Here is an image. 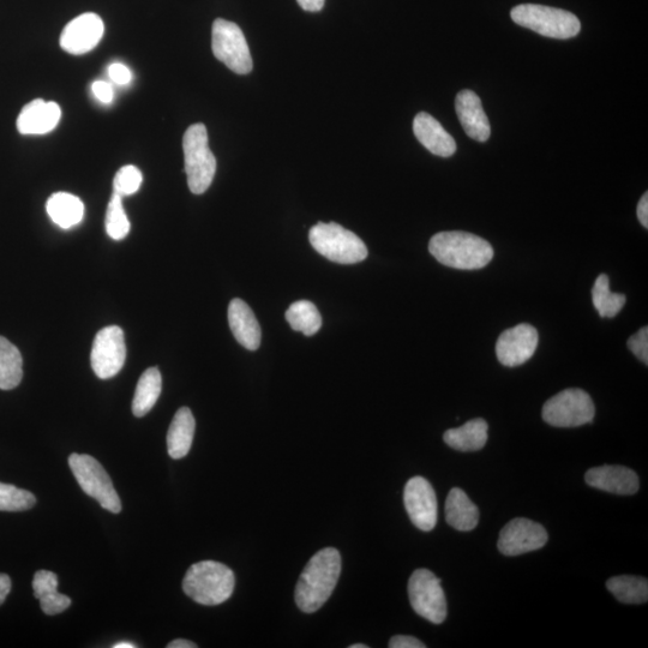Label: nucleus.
Instances as JSON below:
<instances>
[{
	"instance_id": "nucleus-10",
	"label": "nucleus",
	"mask_w": 648,
	"mask_h": 648,
	"mask_svg": "<svg viewBox=\"0 0 648 648\" xmlns=\"http://www.w3.org/2000/svg\"><path fill=\"white\" fill-rule=\"evenodd\" d=\"M408 597L414 611L431 623L441 624L447 617V600L441 580L428 569H417L408 581Z\"/></svg>"
},
{
	"instance_id": "nucleus-36",
	"label": "nucleus",
	"mask_w": 648,
	"mask_h": 648,
	"mask_svg": "<svg viewBox=\"0 0 648 648\" xmlns=\"http://www.w3.org/2000/svg\"><path fill=\"white\" fill-rule=\"evenodd\" d=\"M93 94L102 104H111L113 101V87L106 81H95L92 86Z\"/></svg>"
},
{
	"instance_id": "nucleus-11",
	"label": "nucleus",
	"mask_w": 648,
	"mask_h": 648,
	"mask_svg": "<svg viewBox=\"0 0 648 648\" xmlns=\"http://www.w3.org/2000/svg\"><path fill=\"white\" fill-rule=\"evenodd\" d=\"M126 359V345L123 329L110 326L96 334L90 362L95 375L101 380L112 378L123 369Z\"/></svg>"
},
{
	"instance_id": "nucleus-17",
	"label": "nucleus",
	"mask_w": 648,
	"mask_h": 648,
	"mask_svg": "<svg viewBox=\"0 0 648 648\" xmlns=\"http://www.w3.org/2000/svg\"><path fill=\"white\" fill-rule=\"evenodd\" d=\"M585 479L592 488L615 495H634L640 486L638 474L624 466L593 467Z\"/></svg>"
},
{
	"instance_id": "nucleus-26",
	"label": "nucleus",
	"mask_w": 648,
	"mask_h": 648,
	"mask_svg": "<svg viewBox=\"0 0 648 648\" xmlns=\"http://www.w3.org/2000/svg\"><path fill=\"white\" fill-rule=\"evenodd\" d=\"M162 378L158 368H150L143 372L138 380L132 412L141 418L152 411L161 394Z\"/></svg>"
},
{
	"instance_id": "nucleus-32",
	"label": "nucleus",
	"mask_w": 648,
	"mask_h": 648,
	"mask_svg": "<svg viewBox=\"0 0 648 648\" xmlns=\"http://www.w3.org/2000/svg\"><path fill=\"white\" fill-rule=\"evenodd\" d=\"M36 498L27 490L14 485L0 483V510L2 512H23L35 506Z\"/></svg>"
},
{
	"instance_id": "nucleus-19",
	"label": "nucleus",
	"mask_w": 648,
	"mask_h": 648,
	"mask_svg": "<svg viewBox=\"0 0 648 648\" xmlns=\"http://www.w3.org/2000/svg\"><path fill=\"white\" fill-rule=\"evenodd\" d=\"M413 132L430 153L449 158L456 152L454 138L429 113L420 112L413 120Z\"/></svg>"
},
{
	"instance_id": "nucleus-34",
	"label": "nucleus",
	"mask_w": 648,
	"mask_h": 648,
	"mask_svg": "<svg viewBox=\"0 0 648 648\" xmlns=\"http://www.w3.org/2000/svg\"><path fill=\"white\" fill-rule=\"evenodd\" d=\"M628 348L634 356L645 365L648 364V328L644 327L638 333L630 336L627 342Z\"/></svg>"
},
{
	"instance_id": "nucleus-22",
	"label": "nucleus",
	"mask_w": 648,
	"mask_h": 648,
	"mask_svg": "<svg viewBox=\"0 0 648 648\" xmlns=\"http://www.w3.org/2000/svg\"><path fill=\"white\" fill-rule=\"evenodd\" d=\"M57 575L48 570H39L34 575L33 590L36 599L40 600L41 610L46 615H58L71 605V599L59 593Z\"/></svg>"
},
{
	"instance_id": "nucleus-25",
	"label": "nucleus",
	"mask_w": 648,
	"mask_h": 648,
	"mask_svg": "<svg viewBox=\"0 0 648 648\" xmlns=\"http://www.w3.org/2000/svg\"><path fill=\"white\" fill-rule=\"evenodd\" d=\"M46 210L54 224L63 230L80 224L84 216L83 202L68 192H57L48 198Z\"/></svg>"
},
{
	"instance_id": "nucleus-8",
	"label": "nucleus",
	"mask_w": 648,
	"mask_h": 648,
	"mask_svg": "<svg viewBox=\"0 0 648 648\" xmlns=\"http://www.w3.org/2000/svg\"><path fill=\"white\" fill-rule=\"evenodd\" d=\"M596 407L582 389H566L552 396L543 407L545 423L556 428H576L593 422Z\"/></svg>"
},
{
	"instance_id": "nucleus-20",
	"label": "nucleus",
	"mask_w": 648,
	"mask_h": 648,
	"mask_svg": "<svg viewBox=\"0 0 648 648\" xmlns=\"http://www.w3.org/2000/svg\"><path fill=\"white\" fill-rule=\"evenodd\" d=\"M228 323L234 338L249 351H256L261 345V327L254 311L242 299H233L228 306Z\"/></svg>"
},
{
	"instance_id": "nucleus-15",
	"label": "nucleus",
	"mask_w": 648,
	"mask_h": 648,
	"mask_svg": "<svg viewBox=\"0 0 648 648\" xmlns=\"http://www.w3.org/2000/svg\"><path fill=\"white\" fill-rule=\"evenodd\" d=\"M104 21L94 12L82 14L66 24L60 35V47L70 54L88 53L104 36Z\"/></svg>"
},
{
	"instance_id": "nucleus-28",
	"label": "nucleus",
	"mask_w": 648,
	"mask_h": 648,
	"mask_svg": "<svg viewBox=\"0 0 648 648\" xmlns=\"http://www.w3.org/2000/svg\"><path fill=\"white\" fill-rule=\"evenodd\" d=\"M606 587L624 604H642L648 600V581L639 576H614L606 582Z\"/></svg>"
},
{
	"instance_id": "nucleus-43",
	"label": "nucleus",
	"mask_w": 648,
	"mask_h": 648,
	"mask_svg": "<svg viewBox=\"0 0 648 648\" xmlns=\"http://www.w3.org/2000/svg\"><path fill=\"white\" fill-rule=\"evenodd\" d=\"M350 648H368V646L364 644H356V645H351Z\"/></svg>"
},
{
	"instance_id": "nucleus-4",
	"label": "nucleus",
	"mask_w": 648,
	"mask_h": 648,
	"mask_svg": "<svg viewBox=\"0 0 648 648\" xmlns=\"http://www.w3.org/2000/svg\"><path fill=\"white\" fill-rule=\"evenodd\" d=\"M512 20L546 38L566 40L581 30L579 18L572 12L538 4H521L510 12Z\"/></svg>"
},
{
	"instance_id": "nucleus-16",
	"label": "nucleus",
	"mask_w": 648,
	"mask_h": 648,
	"mask_svg": "<svg viewBox=\"0 0 648 648\" xmlns=\"http://www.w3.org/2000/svg\"><path fill=\"white\" fill-rule=\"evenodd\" d=\"M455 110L459 122L468 137L478 142H486L491 135V126L484 111L482 101L472 90H461L456 95Z\"/></svg>"
},
{
	"instance_id": "nucleus-2",
	"label": "nucleus",
	"mask_w": 648,
	"mask_h": 648,
	"mask_svg": "<svg viewBox=\"0 0 648 648\" xmlns=\"http://www.w3.org/2000/svg\"><path fill=\"white\" fill-rule=\"evenodd\" d=\"M429 251L443 266L461 270L484 268L494 257V249L485 239L460 231L435 234Z\"/></svg>"
},
{
	"instance_id": "nucleus-39",
	"label": "nucleus",
	"mask_w": 648,
	"mask_h": 648,
	"mask_svg": "<svg viewBox=\"0 0 648 648\" xmlns=\"http://www.w3.org/2000/svg\"><path fill=\"white\" fill-rule=\"evenodd\" d=\"M300 8L309 12H318L323 9L326 0H297Z\"/></svg>"
},
{
	"instance_id": "nucleus-23",
	"label": "nucleus",
	"mask_w": 648,
	"mask_h": 648,
	"mask_svg": "<svg viewBox=\"0 0 648 648\" xmlns=\"http://www.w3.org/2000/svg\"><path fill=\"white\" fill-rule=\"evenodd\" d=\"M446 520L455 530L468 532L474 530L479 522V510L464 490H450L446 501Z\"/></svg>"
},
{
	"instance_id": "nucleus-38",
	"label": "nucleus",
	"mask_w": 648,
	"mask_h": 648,
	"mask_svg": "<svg viewBox=\"0 0 648 648\" xmlns=\"http://www.w3.org/2000/svg\"><path fill=\"white\" fill-rule=\"evenodd\" d=\"M636 213H638V218L639 221L641 222V225L644 226L645 228L648 227V194L645 192V195L641 197V200L638 204V210H636Z\"/></svg>"
},
{
	"instance_id": "nucleus-24",
	"label": "nucleus",
	"mask_w": 648,
	"mask_h": 648,
	"mask_svg": "<svg viewBox=\"0 0 648 648\" xmlns=\"http://www.w3.org/2000/svg\"><path fill=\"white\" fill-rule=\"evenodd\" d=\"M488 423L482 418L472 419L460 428L444 432L443 440L459 452H476L488 442Z\"/></svg>"
},
{
	"instance_id": "nucleus-6",
	"label": "nucleus",
	"mask_w": 648,
	"mask_h": 648,
	"mask_svg": "<svg viewBox=\"0 0 648 648\" xmlns=\"http://www.w3.org/2000/svg\"><path fill=\"white\" fill-rule=\"evenodd\" d=\"M309 240L318 254L335 263L354 264L368 257L363 240L335 222H318L311 228Z\"/></svg>"
},
{
	"instance_id": "nucleus-13",
	"label": "nucleus",
	"mask_w": 648,
	"mask_h": 648,
	"mask_svg": "<svg viewBox=\"0 0 648 648\" xmlns=\"http://www.w3.org/2000/svg\"><path fill=\"white\" fill-rule=\"evenodd\" d=\"M404 503L413 525L424 532L434 530L438 507L434 488L423 477L408 480L404 491Z\"/></svg>"
},
{
	"instance_id": "nucleus-14",
	"label": "nucleus",
	"mask_w": 648,
	"mask_h": 648,
	"mask_svg": "<svg viewBox=\"0 0 648 648\" xmlns=\"http://www.w3.org/2000/svg\"><path fill=\"white\" fill-rule=\"evenodd\" d=\"M539 335L531 324L521 323L504 330L497 340V359L504 366L515 368L530 360L538 347Z\"/></svg>"
},
{
	"instance_id": "nucleus-9",
	"label": "nucleus",
	"mask_w": 648,
	"mask_h": 648,
	"mask_svg": "<svg viewBox=\"0 0 648 648\" xmlns=\"http://www.w3.org/2000/svg\"><path fill=\"white\" fill-rule=\"evenodd\" d=\"M212 48L216 59L238 75L249 74L252 58L248 42L238 24L218 18L213 23Z\"/></svg>"
},
{
	"instance_id": "nucleus-3",
	"label": "nucleus",
	"mask_w": 648,
	"mask_h": 648,
	"mask_svg": "<svg viewBox=\"0 0 648 648\" xmlns=\"http://www.w3.org/2000/svg\"><path fill=\"white\" fill-rule=\"evenodd\" d=\"M236 576L230 568L216 561H202L189 568L183 580L186 596L201 605H220L230 599Z\"/></svg>"
},
{
	"instance_id": "nucleus-35",
	"label": "nucleus",
	"mask_w": 648,
	"mask_h": 648,
	"mask_svg": "<svg viewBox=\"0 0 648 648\" xmlns=\"http://www.w3.org/2000/svg\"><path fill=\"white\" fill-rule=\"evenodd\" d=\"M108 76L114 83L119 84V86H125L129 84L132 80V72L128 66L122 63H114L108 68Z\"/></svg>"
},
{
	"instance_id": "nucleus-27",
	"label": "nucleus",
	"mask_w": 648,
	"mask_h": 648,
	"mask_svg": "<svg viewBox=\"0 0 648 648\" xmlns=\"http://www.w3.org/2000/svg\"><path fill=\"white\" fill-rule=\"evenodd\" d=\"M23 378V359L18 348L0 336V389H15Z\"/></svg>"
},
{
	"instance_id": "nucleus-42",
	"label": "nucleus",
	"mask_w": 648,
	"mask_h": 648,
	"mask_svg": "<svg viewBox=\"0 0 648 648\" xmlns=\"http://www.w3.org/2000/svg\"><path fill=\"white\" fill-rule=\"evenodd\" d=\"M136 646L134 644H131V642H118V644L114 645L113 648H135Z\"/></svg>"
},
{
	"instance_id": "nucleus-41",
	"label": "nucleus",
	"mask_w": 648,
	"mask_h": 648,
	"mask_svg": "<svg viewBox=\"0 0 648 648\" xmlns=\"http://www.w3.org/2000/svg\"><path fill=\"white\" fill-rule=\"evenodd\" d=\"M167 647L168 648H196L197 645L194 644V642H191L189 640L178 639L170 642V644H168Z\"/></svg>"
},
{
	"instance_id": "nucleus-29",
	"label": "nucleus",
	"mask_w": 648,
	"mask_h": 648,
	"mask_svg": "<svg viewBox=\"0 0 648 648\" xmlns=\"http://www.w3.org/2000/svg\"><path fill=\"white\" fill-rule=\"evenodd\" d=\"M286 320L293 330L306 336L315 335L322 327L320 311L309 300L293 303L286 311Z\"/></svg>"
},
{
	"instance_id": "nucleus-7",
	"label": "nucleus",
	"mask_w": 648,
	"mask_h": 648,
	"mask_svg": "<svg viewBox=\"0 0 648 648\" xmlns=\"http://www.w3.org/2000/svg\"><path fill=\"white\" fill-rule=\"evenodd\" d=\"M69 466L81 489L108 512H122V503L112 480L100 462L87 454H71Z\"/></svg>"
},
{
	"instance_id": "nucleus-1",
	"label": "nucleus",
	"mask_w": 648,
	"mask_h": 648,
	"mask_svg": "<svg viewBox=\"0 0 648 648\" xmlns=\"http://www.w3.org/2000/svg\"><path fill=\"white\" fill-rule=\"evenodd\" d=\"M341 573V555L334 548L317 552L306 564L298 580L294 599L305 614H312L327 602L338 584Z\"/></svg>"
},
{
	"instance_id": "nucleus-33",
	"label": "nucleus",
	"mask_w": 648,
	"mask_h": 648,
	"mask_svg": "<svg viewBox=\"0 0 648 648\" xmlns=\"http://www.w3.org/2000/svg\"><path fill=\"white\" fill-rule=\"evenodd\" d=\"M142 172L137 167L128 165L120 168L113 180V192L119 196L136 194L142 185Z\"/></svg>"
},
{
	"instance_id": "nucleus-21",
	"label": "nucleus",
	"mask_w": 648,
	"mask_h": 648,
	"mask_svg": "<svg viewBox=\"0 0 648 648\" xmlns=\"http://www.w3.org/2000/svg\"><path fill=\"white\" fill-rule=\"evenodd\" d=\"M196 422L188 407H182L174 416L167 432V450L174 460L188 455L194 441Z\"/></svg>"
},
{
	"instance_id": "nucleus-31",
	"label": "nucleus",
	"mask_w": 648,
	"mask_h": 648,
	"mask_svg": "<svg viewBox=\"0 0 648 648\" xmlns=\"http://www.w3.org/2000/svg\"><path fill=\"white\" fill-rule=\"evenodd\" d=\"M106 231L114 240H122L130 232V221L123 207V197L113 192L106 212Z\"/></svg>"
},
{
	"instance_id": "nucleus-12",
	"label": "nucleus",
	"mask_w": 648,
	"mask_h": 648,
	"mask_svg": "<svg viewBox=\"0 0 648 648\" xmlns=\"http://www.w3.org/2000/svg\"><path fill=\"white\" fill-rule=\"evenodd\" d=\"M548 540V532L538 522L516 518L503 527L497 545L503 555L519 556L542 549Z\"/></svg>"
},
{
	"instance_id": "nucleus-40",
	"label": "nucleus",
	"mask_w": 648,
	"mask_h": 648,
	"mask_svg": "<svg viewBox=\"0 0 648 648\" xmlns=\"http://www.w3.org/2000/svg\"><path fill=\"white\" fill-rule=\"evenodd\" d=\"M11 591V580L9 575L0 574V605L5 602L6 597Z\"/></svg>"
},
{
	"instance_id": "nucleus-18",
	"label": "nucleus",
	"mask_w": 648,
	"mask_h": 648,
	"mask_svg": "<svg viewBox=\"0 0 648 648\" xmlns=\"http://www.w3.org/2000/svg\"><path fill=\"white\" fill-rule=\"evenodd\" d=\"M62 110L56 102L42 99L30 101L17 118V129L22 135H45L56 129Z\"/></svg>"
},
{
	"instance_id": "nucleus-5",
	"label": "nucleus",
	"mask_w": 648,
	"mask_h": 648,
	"mask_svg": "<svg viewBox=\"0 0 648 648\" xmlns=\"http://www.w3.org/2000/svg\"><path fill=\"white\" fill-rule=\"evenodd\" d=\"M185 173L192 194L202 195L212 185L216 159L209 148L208 131L204 124L191 125L183 137Z\"/></svg>"
},
{
	"instance_id": "nucleus-37",
	"label": "nucleus",
	"mask_w": 648,
	"mask_h": 648,
	"mask_svg": "<svg viewBox=\"0 0 648 648\" xmlns=\"http://www.w3.org/2000/svg\"><path fill=\"white\" fill-rule=\"evenodd\" d=\"M390 648H425L422 641L408 635H396L389 641Z\"/></svg>"
},
{
	"instance_id": "nucleus-30",
	"label": "nucleus",
	"mask_w": 648,
	"mask_h": 648,
	"mask_svg": "<svg viewBox=\"0 0 648 648\" xmlns=\"http://www.w3.org/2000/svg\"><path fill=\"white\" fill-rule=\"evenodd\" d=\"M592 300L594 308L599 312L600 317H615L626 304V296L620 293L610 291V282L608 275L598 276L594 282L592 290Z\"/></svg>"
}]
</instances>
